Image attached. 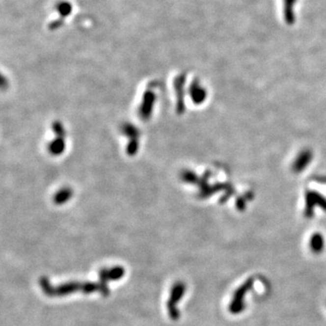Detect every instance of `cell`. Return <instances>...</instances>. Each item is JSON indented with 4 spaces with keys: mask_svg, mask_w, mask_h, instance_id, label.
<instances>
[{
    "mask_svg": "<svg viewBox=\"0 0 326 326\" xmlns=\"http://www.w3.org/2000/svg\"><path fill=\"white\" fill-rule=\"evenodd\" d=\"M125 274V270L122 267H113L111 268H104L100 271V285L103 287H108L109 281H115L122 278Z\"/></svg>",
    "mask_w": 326,
    "mask_h": 326,
    "instance_id": "cell-4",
    "label": "cell"
},
{
    "mask_svg": "<svg viewBox=\"0 0 326 326\" xmlns=\"http://www.w3.org/2000/svg\"><path fill=\"white\" fill-rule=\"evenodd\" d=\"M41 288L47 297H64L76 292L83 294H92L101 291L99 282H67L58 286H53L49 279L46 276H42L39 281Z\"/></svg>",
    "mask_w": 326,
    "mask_h": 326,
    "instance_id": "cell-1",
    "label": "cell"
},
{
    "mask_svg": "<svg viewBox=\"0 0 326 326\" xmlns=\"http://www.w3.org/2000/svg\"><path fill=\"white\" fill-rule=\"evenodd\" d=\"M324 248V240L320 235H315L311 239V249L315 253H320Z\"/></svg>",
    "mask_w": 326,
    "mask_h": 326,
    "instance_id": "cell-5",
    "label": "cell"
},
{
    "mask_svg": "<svg viewBox=\"0 0 326 326\" xmlns=\"http://www.w3.org/2000/svg\"><path fill=\"white\" fill-rule=\"evenodd\" d=\"M254 285H255V279L253 277H250L245 280L244 283L235 291L233 299L228 306V310L232 315H239L244 311L245 308L244 297L247 295V293L250 291Z\"/></svg>",
    "mask_w": 326,
    "mask_h": 326,
    "instance_id": "cell-2",
    "label": "cell"
},
{
    "mask_svg": "<svg viewBox=\"0 0 326 326\" xmlns=\"http://www.w3.org/2000/svg\"><path fill=\"white\" fill-rule=\"evenodd\" d=\"M185 292L186 285L181 281L175 283L171 288L169 299L167 302V309L169 312V317L173 321L179 320L181 316V313L177 307V304L182 299V297H184Z\"/></svg>",
    "mask_w": 326,
    "mask_h": 326,
    "instance_id": "cell-3",
    "label": "cell"
}]
</instances>
